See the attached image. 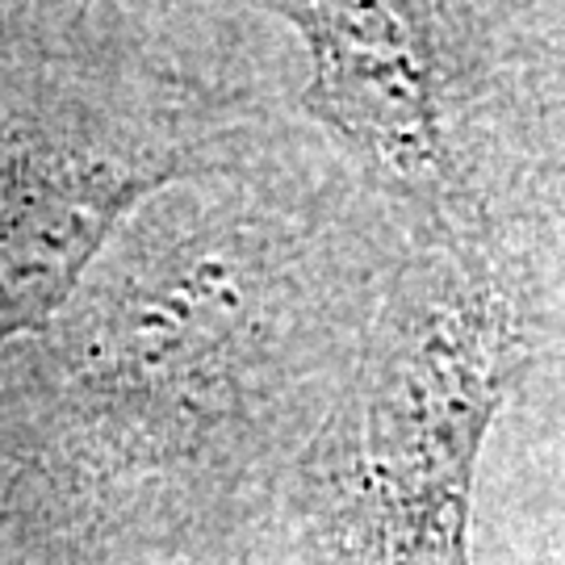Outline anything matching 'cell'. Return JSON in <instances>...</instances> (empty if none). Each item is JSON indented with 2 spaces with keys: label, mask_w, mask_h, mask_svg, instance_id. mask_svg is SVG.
Wrapping results in <instances>:
<instances>
[{
  "label": "cell",
  "mask_w": 565,
  "mask_h": 565,
  "mask_svg": "<svg viewBox=\"0 0 565 565\" xmlns=\"http://www.w3.org/2000/svg\"><path fill=\"white\" fill-rule=\"evenodd\" d=\"M406 247L289 126L142 205L34 335L0 427V562H239Z\"/></svg>",
  "instance_id": "cell-1"
},
{
  "label": "cell",
  "mask_w": 565,
  "mask_h": 565,
  "mask_svg": "<svg viewBox=\"0 0 565 565\" xmlns=\"http://www.w3.org/2000/svg\"><path fill=\"white\" fill-rule=\"evenodd\" d=\"M565 294L562 218L406 247L235 565H473L486 440Z\"/></svg>",
  "instance_id": "cell-2"
},
{
  "label": "cell",
  "mask_w": 565,
  "mask_h": 565,
  "mask_svg": "<svg viewBox=\"0 0 565 565\" xmlns=\"http://www.w3.org/2000/svg\"><path fill=\"white\" fill-rule=\"evenodd\" d=\"M193 18L0 13V348L42 335L142 205L285 130L189 55Z\"/></svg>",
  "instance_id": "cell-3"
},
{
  "label": "cell",
  "mask_w": 565,
  "mask_h": 565,
  "mask_svg": "<svg viewBox=\"0 0 565 565\" xmlns=\"http://www.w3.org/2000/svg\"><path fill=\"white\" fill-rule=\"evenodd\" d=\"M256 13L298 34V109L406 243L562 218L565 9L289 0Z\"/></svg>",
  "instance_id": "cell-4"
},
{
  "label": "cell",
  "mask_w": 565,
  "mask_h": 565,
  "mask_svg": "<svg viewBox=\"0 0 565 565\" xmlns=\"http://www.w3.org/2000/svg\"><path fill=\"white\" fill-rule=\"evenodd\" d=\"M562 239H565V210H562Z\"/></svg>",
  "instance_id": "cell-5"
}]
</instances>
